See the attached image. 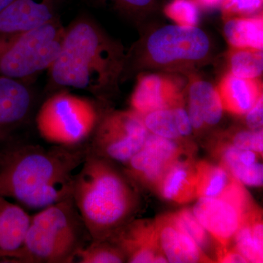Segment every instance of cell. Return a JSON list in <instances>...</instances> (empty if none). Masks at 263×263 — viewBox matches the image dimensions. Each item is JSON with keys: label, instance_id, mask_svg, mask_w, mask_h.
I'll list each match as a JSON object with an SVG mask.
<instances>
[{"label": "cell", "instance_id": "obj_1", "mask_svg": "<svg viewBox=\"0 0 263 263\" xmlns=\"http://www.w3.org/2000/svg\"><path fill=\"white\" fill-rule=\"evenodd\" d=\"M88 149L79 146H8L0 150V197L41 210L72 197L76 170Z\"/></svg>", "mask_w": 263, "mask_h": 263}, {"label": "cell", "instance_id": "obj_2", "mask_svg": "<svg viewBox=\"0 0 263 263\" xmlns=\"http://www.w3.org/2000/svg\"><path fill=\"white\" fill-rule=\"evenodd\" d=\"M72 198L91 240L113 236L129 222L138 205L127 175L89 151L74 176Z\"/></svg>", "mask_w": 263, "mask_h": 263}, {"label": "cell", "instance_id": "obj_3", "mask_svg": "<svg viewBox=\"0 0 263 263\" xmlns=\"http://www.w3.org/2000/svg\"><path fill=\"white\" fill-rule=\"evenodd\" d=\"M88 237L89 233L71 197L31 216L23 246L9 262H73Z\"/></svg>", "mask_w": 263, "mask_h": 263}, {"label": "cell", "instance_id": "obj_4", "mask_svg": "<svg viewBox=\"0 0 263 263\" xmlns=\"http://www.w3.org/2000/svg\"><path fill=\"white\" fill-rule=\"evenodd\" d=\"M108 50L97 29L81 21L64 34L61 48L50 70L59 86L93 91L106 74Z\"/></svg>", "mask_w": 263, "mask_h": 263}, {"label": "cell", "instance_id": "obj_5", "mask_svg": "<svg viewBox=\"0 0 263 263\" xmlns=\"http://www.w3.org/2000/svg\"><path fill=\"white\" fill-rule=\"evenodd\" d=\"M64 34L53 20L29 32L0 38V77L20 80L50 68Z\"/></svg>", "mask_w": 263, "mask_h": 263}, {"label": "cell", "instance_id": "obj_6", "mask_svg": "<svg viewBox=\"0 0 263 263\" xmlns=\"http://www.w3.org/2000/svg\"><path fill=\"white\" fill-rule=\"evenodd\" d=\"M92 104L76 95L60 92L43 104L36 123L43 139L56 146H79L96 127Z\"/></svg>", "mask_w": 263, "mask_h": 263}, {"label": "cell", "instance_id": "obj_7", "mask_svg": "<svg viewBox=\"0 0 263 263\" xmlns=\"http://www.w3.org/2000/svg\"><path fill=\"white\" fill-rule=\"evenodd\" d=\"M255 204L243 185L233 178L219 196L197 199L193 212L217 245L228 247Z\"/></svg>", "mask_w": 263, "mask_h": 263}, {"label": "cell", "instance_id": "obj_8", "mask_svg": "<svg viewBox=\"0 0 263 263\" xmlns=\"http://www.w3.org/2000/svg\"><path fill=\"white\" fill-rule=\"evenodd\" d=\"M148 132L143 116L134 110L108 116L97 129L90 153L125 164L144 144Z\"/></svg>", "mask_w": 263, "mask_h": 263}, {"label": "cell", "instance_id": "obj_9", "mask_svg": "<svg viewBox=\"0 0 263 263\" xmlns=\"http://www.w3.org/2000/svg\"><path fill=\"white\" fill-rule=\"evenodd\" d=\"M210 43L205 32L196 27L170 25L151 34L147 50L160 65L197 61L206 56Z\"/></svg>", "mask_w": 263, "mask_h": 263}, {"label": "cell", "instance_id": "obj_10", "mask_svg": "<svg viewBox=\"0 0 263 263\" xmlns=\"http://www.w3.org/2000/svg\"><path fill=\"white\" fill-rule=\"evenodd\" d=\"M186 155V151L179 141L149 133L141 149L124 164L125 174L154 190L166 172Z\"/></svg>", "mask_w": 263, "mask_h": 263}, {"label": "cell", "instance_id": "obj_11", "mask_svg": "<svg viewBox=\"0 0 263 263\" xmlns=\"http://www.w3.org/2000/svg\"><path fill=\"white\" fill-rule=\"evenodd\" d=\"M108 240L122 251L127 262H167L159 245L154 220L129 221Z\"/></svg>", "mask_w": 263, "mask_h": 263}, {"label": "cell", "instance_id": "obj_12", "mask_svg": "<svg viewBox=\"0 0 263 263\" xmlns=\"http://www.w3.org/2000/svg\"><path fill=\"white\" fill-rule=\"evenodd\" d=\"M154 221L159 245L167 262H215L190 237L175 213L159 216Z\"/></svg>", "mask_w": 263, "mask_h": 263}, {"label": "cell", "instance_id": "obj_13", "mask_svg": "<svg viewBox=\"0 0 263 263\" xmlns=\"http://www.w3.org/2000/svg\"><path fill=\"white\" fill-rule=\"evenodd\" d=\"M59 0H14L0 13V38L18 35L55 20Z\"/></svg>", "mask_w": 263, "mask_h": 263}, {"label": "cell", "instance_id": "obj_14", "mask_svg": "<svg viewBox=\"0 0 263 263\" xmlns=\"http://www.w3.org/2000/svg\"><path fill=\"white\" fill-rule=\"evenodd\" d=\"M133 110L141 116L150 112L182 107L179 86L171 79L158 75L143 76L138 81L131 98Z\"/></svg>", "mask_w": 263, "mask_h": 263}, {"label": "cell", "instance_id": "obj_15", "mask_svg": "<svg viewBox=\"0 0 263 263\" xmlns=\"http://www.w3.org/2000/svg\"><path fill=\"white\" fill-rule=\"evenodd\" d=\"M30 220L23 208L0 197V260L9 262L22 248Z\"/></svg>", "mask_w": 263, "mask_h": 263}, {"label": "cell", "instance_id": "obj_16", "mask_svg": "<svg viewBox=\"0 0 263 263\" xmlns=\"http://www.w3.org/2000/svg\"><path fill=\"white\" fill-rule=\"evenodd\" d=\"M195 162L191 156L183 157L166 172L154 190L164 200L179 205L196 200Z\"/></svg>", "mask_w": 263, "mask_h": 263}, {"label": "cell", "instance_id": "obj_17", "mask_svg": "<svg viewBox=\"0 0 263 263\" xmlns=\"http://www.w3.org/2000/svg\"><path fill=\"white\" fill-rule=\"evenodd\" d=\"M30 92L19 80L0 77V141L22 122L30 108Z\"/></svg>", "mask_w": 263, "mask_h": 263}, {"label": "cell", "instance_id": "obj_18", "mask_svg": "<svg viewBox=\"0 0 263 263\" xmlns=\"http://www.w3.org/2000/svg\"><path fill=\"white\" fill-rule=\"evenodd\" d=\"M223 110L219 92L210 83L196 81L192 84L187 114L193 129L216 125L222 117Z\"/></svg>", "mask_w": 263, "mask_h": 263}, {"label": "cell", "instance_id": "obj_19", "mask_svg": "<svg viewBox=\"0 0 263 263\" xmlns=\"http://www.w3.org/2000/svg\"><path fill=\"white\" fill-rule=\"evenodd\" d=\"M223 109L235 115H245L262 95V86L256 79L228 74L217 89Z\"/></svg>", "mask_w": 263, "mask_h": 263}, {"label": "cell", "instance_id": "obj_20", "mask_svg": "<svg viewBox=\"0 0 263 263\" xmlns=\"http://www.w3.org/2000/svg\"><path fill=\"white\" fill-rule=\"evenodd\" d=\"M234 248L249 262H263L262 209L254 205L245 214L241 226L235 233Z\"/></svg>", "mask_w": 263, "mask_h": 263}, {"label": "cell", "instance_id": "obj_21", "mask_svg": "<svg viewBox=\"0 0 263 263\" xmlns=\"http://www.w3.org/2000/svg\"><path fill=\"white\" fill-rule=\"evenodd\" d=\"M143 118L150 133L167 139L180 141L193 130L187 111L182 107L155 110Z\"/></svg>", "mask_w": 263, "mask_h": 263}, {"label": "cell", "instance_id": "obj_22", "mask_svg": "<svg viewBox=\"0 0 263 263\" xmlns=\"http://www.w3.org/2000/svg\"><path fill=\"white\" fill-rule=\"evenodd\" d=\"M224 31L227 41L234 48L262 50V17L230 19L226 22Z\"/></svg>", "mask_w": 263, "mask_h": 263}, {"label": "cell", "instance_id": "obj_23", "mask_svg": "<svg viewBox=\"0 0 263 263\" xmlns=\"http://www.w3.org/2000/svg\"><path fill=\"white\" fill-rule=\"evenodd\" d=\"M233 179L221 164L205 160L195 162L197 199L219 196Z\"/></svg>", "mask_w": 263, "mask_h": 263}, {"label": "cell", "instance_id": "obj_24", "mask_svg": "<svg viewBox=\"0 0 263 263\" xmlns=\"http://www.w3.org/2000/svg\"><path fill=\"white\" fill-rule=\"evenodd\" d=\"M127 262L122 250L111 240H92L79 249L73 262L122 263Z\"/></svg>", "mask_w": 263, "mask_h": 263}, {"label": "cell", "instance_id": "obj_25", "mask_svg": "<svg viewBox=\"0 0 263 263\" xmlns=\"http://www.w3.org/2000/svg\"><path fill=\"white\" fill-rule=\"evenodd\" d=\"M230 65L233 76L242 79H257L262 73V50L235 48L230 56Z\"/></svg>", "mask_w": 263, "mask_h": 263}, {"label": "cell", "instance_id": "obj_26", "mask_svg": "<svg viewBox=\"0 0 263 263\" xmlns=\"http://www.w3.org/2000/svg\"><path fill=\"white\" fill-rule=\"evenodd\" d=\"M214 154L219 160V164L229 172L240 165H251L257 162L260 156L252 151L240 149L230 143L217 146Z\"/></svg>", "mask_w": 263, "mask_h": 263}, {"label": "cell", "instance_id": "obj_27", "mask_svg": "<svg viewBox=\"0 0 263 263\" xmlns=\"http://www.w3.org/2000/svg\"><path fill=\"white\" fill-rule=\"evenodd\" d=\"M175 214L190 237L208 254L207 251L210 250L212 245V240H214V238L197 220L193 214V209L185 208L175 213Z\"/></svg>", "mask_w": 263, "mask_h": 263}, {"label": "cell", "instance_id": "obj_28", "mask_svg": "<svg viewBox=\"0 0 263 263\" xmlns=\"http://www.w3.org/2000/svg\"><path fill=\"white\" fill-rule=\"evenodd\" d=\"M164 12L179 25L195 27L198 22V9L193 0H174Z\"/></svg>", "mask_w": 263, "mask_h": 263}, {"label": "cell", "instance_id": "obj_29", "mask_svg": "<svg viewBox=\"0 0 263 263\" xmlns=\"http://www.w3.org/2000/svg\"><path fill=\"white\" fill-rule=\"evenodd\" d=\"M230 143L240 149L252 151L262 157V129L238 132L232 138Z\"/></svg>", "mask_w": 263, "mask_h": 263}, {"label": "cell", "instance_id": "obj_30", "mask_svg": "<svg viewBox=\"0 0 263 263\" xmlns=\"http://www.w3.org/2000/svg\"><path fill=\"white\" fill-rule=\"evenodd\" d=\"M234 179L243 185L249 186H260L263 183V167L259 162L251 165H240L229 171Z\"/></svg>", "mask_w": 263, "mask_h": 263}, {"label": "cell", "instance_id": "obj_31", "mask_svg": "<svg viewBox=\"0 0 263 263\" xmlns=\"http://www.w3.org/2000/svg\"><path fill=\"white\" fill-rule=\"evenodd\" d=\"M262 0H222L223 10L226 15L249 14L262 7Z\"/></svg>", "mask_w": 263, "mask_h": 263}, {"label": "cell", "instance_id": "obj_32", "mask_svg": "<svg viewBox=\"0 0 263 263\" xmlns=\"http://www.w3.org/2000/svg\"><path fill=\"white\" fill-rule=\"evenodd\" d=\"M246 122L249 129H262L263 124V97H260L252 108L246 114Z\"/></svg>", "mask_w": 263, "mask_h": 263}, {"label": "cell", "instance_id": "obj_33", "mask_svg": "<svg viewBox=\"0 0 263 263\" xmlns=\"http://www.w3.org/2000/svg\"><path fill=\"white\" fill-rule=\"evenodd\" d=\"M215 262L220 263H247L248 260L235 248L218 246L216 249Z\"/></svg>", "mask_w": 263, "mask_h": 263}, {"label": "cell", "instance_id": "obj_34", "mask_svg": "<svg viewBox=\"0 0 263 263\" xmlns=\"http://www.w3.org/2000/svg\"><path fill=\"white\" fill-rule=\"evenodd\" d=\"M122 4L127 6L133 7V8H143L148 6L152 3V0H118Z\"/></svg>", "mask_w": 263, "mask_h": 263}, {"label": "cell", "instance_id": "obj_35", "mask_svg": "<svg viewBox=\"0 0 263 263\" xmlns=\"http://www.w3.org/2000/svg\"><path fill=\"white\" fill-rule=\"evenodd\" d=\"M202 5L206 7H214L219 4L222 0H198Z\"/></svg>", "mask_w": 263, "mask_h": 263}, {"label": "cell", "instance_id": "obj_36", "mask_svg": "<svg viewBox=\"0 0 263 263\" xmlns=\"http://www.w3.org/2000/svg\"><path fill=\"white\" fill-rule=\"evenodd\" d=\"M14 0H0V13L9 6Z\"/></svg>", "mask_w": 263, "mask_h": 263}]
</instances>
